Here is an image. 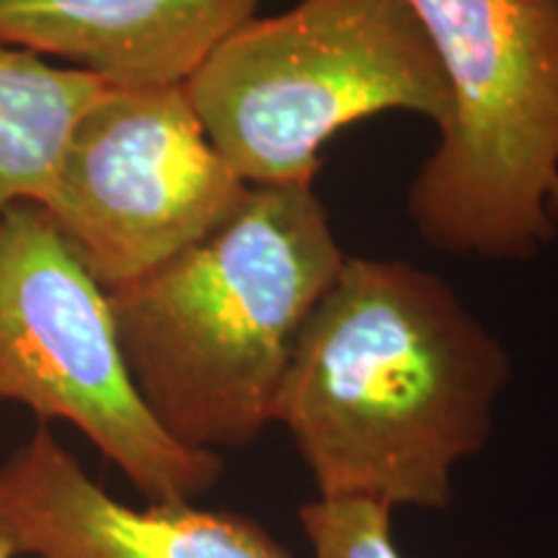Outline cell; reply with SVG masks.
Masks as SVG:
<instances>
[{"label":"cell","mask_w":558,"mask_h":558,"mask_svg":"<svg viewBox=\"0 0 558 558\" xmlns=\"http://www.w3.org/2000/svg\"><path fill=\"white\" fill-rule=\"evenodd\" d=\"M209 143L248 186L316 184L349 124L409 111L448 122L452 101L409 0H300L251 19L184 81Z\"/></svg>","instance_id":"4"},{"label":"cell","mask_w":558,"mask_h":558,"mask_svg":"<svg viewBox=\"0 0 558 558\" xmlns=\"http://www.w3.org/2000/svg\"><path fill=\"white\" fill-rule=\"evenodd\" d=\"M344 259L316 184L251 186L205 239L109 290L124 365L160 429L220 458L254 445Z\"/></svg>","instance_id":"2"},{"label":"cell","mask_w":558,"mask_h":558,"mask_svg":"<svg viewBox=\"0 0 558 558\" xmlns=\"http://www.w3.org/2000/svg\"><path fill=\"white\" fill-rule=\"evenodd\" d=\"M450 88L409 186L427 246L530 262L558 241V0H409Z\"/></svg>","instance_id":"3"},{"label":"cell","mask_w":558,"mask_h":558,"mask_svg":"<svg viewBox=\"0 0 558 558\" xmlns=\"http://www.w3.org/2000/svg\"><path fill=\"white\" fill-rule=\"evenodd\" d=\"M512 378L501 341L435 271L347 256L279 380V424L318 499L445 509Z\"/></svg>","instance_id":"1"},{"label":"cell","mask_w":558,"mask_h":558,"mask_svg":"<svg viewBox=\"0 0 558 558\" xmlns=\"http://www.w3.org/2000/svg\"><path fill=\"white\" fill-rule=\"evenodd\" d=\"M311 558H403L393 541V509L362 499H313L300 507Z\"/></svg>","instance_id":"10"},{"label":"cell","mask_w":558,"mask_h":558,"mask_svg":"<svg viewBox=\"0 0 558 558\" xmlns=\"http://www.w3.org/2000/svg\"><path fill=\"white\" fill-rule=\"evenodd\" d=\"M262 0H0V39L60 58L109 86H173Z\"/></svg>","instance_id":"8"},{"label":"cell","mask_w":558,"mask_h":558,"mask_svg":"<svg viewBox=\"0 0 558 558\" xmlns=\"http://www.w3.org/2000/svg\"><path fill=\"white\" fill-rule=\"evenodd\" d=\"M11 558H292L259 520L197 505H124L47 424L0 463Z\"/></svg>","instance_id":"7"},{"label":"cell","mask_w":558,"mask_h":558,"mask_svg":"<svg viewBox=\"0 0 558 558\" xmlns=\"http://www.w3.org/2000/svg\"><path fill=\"white\" fill-rule=\"evenodd\" d=\"M0 403L78 429L148 505H197L226 471L160 429L132 386L107 290L34 202L0 218Z\"/></svg>","instance_id":"5"},{"label":"cell","mask_w":558,"mask_h":558,"mask_svg":"<svg viewBox=\"0 0 558 558\" xmlns=\"http://www.w3.org/2000/svg\"><path fill=\"white\" fill-rule=\"evenodd\" d=\"M104 86L86 70L0 39V218L41 199L70 132Z\"/></svg>","instance_id":"9"},{"label":"cell","mask_w":558,"mask_h":558,"mask_svg":"<svg viewBox=\"0 0 558 558\" xmlns=\"http://www.w3.org/2000/svg\"><path fill=\"white\" fill-rule=\"evenodd\" d=\"M248 190L209 143L184 83H107L37 205L109 292L205 239Z\"/></svg>","instance_id":"6"},{"label":"cell","mask_w":558,"mask_h":558,"mask_svg":"<svg viewBox=\"0 0 558 558\" xmlns=\"http://www.w3.org/2000/svg\"><path fill=\"white\" fill-rule=\"evenodd\" d=\"M0 558H11L9 554H5V548H3V546H0Z\"/></svg>","instance_id":"11"}]
</instances>
